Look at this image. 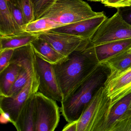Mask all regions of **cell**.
Listing matches in <instances>:
<instances>
[{
    "instance_id": "cell-6",
    "label": "cell",
    "mask_w": 131,
    "mask_h": 131,
    "mask_svg": "<svg viewBox=\"0 0 131 131\" xmlns=\"http://www.w3.org/2000/svg\"><path fill=\"white\" fill-rule=\"evenodd\" d=\"M131 38V26L122 18L118 11L103 22L90 39L93 46Z\"/></svg>"
},
{
    "instance_id": "cell-22",
    "label": "cell",
    "mask_w": 131,
    "mask_h": 131,
    "mask_svg": "<svg viewBox=\"0 0 131 131\" xmlns=\"http://www.w3.org/2000/svg\"><path fill=\"white\" fill-rule=\"evenodd\" d=\"M7 3L14 19L23 30L26 24L24 16L21 0H7Z\"/></svg>"
},
{
    "instance_id": "cell-28",
    "label": "cell",
    "mask_w": 131,
    "mask_h": 131,
    "mask_svg": "<svg viewBox=\"0 0 131 131\" xmlns=\"http://www.w3.org/2000/svg\"><path fill=\"white\" fill-rule=\"evenodd\" d=\"M117 10L118 11L123 19L127 24L131 26V5L119 8Z\"/></svg>"
},
{
    "instance_id": "cell-9",
    "label": "cell",
    "mask_w": 131,
    "mask_h": 131,
    "mask_svg": "<svg viewBox=\"0 0 131 131\" xmlns=\"http://www.w3.org/2000/svg\"><path fill=\"white\" fill-rule=\"evenodd\" d=\"M36 69L39 79L38 92L48 98L62 102L63 97L57 82L53 65L36 55Z\"/></svg>"
},
{
    "instance_id": "cell-33",
    "label": "cell",
    "mask_w": 131,
    "mask_h": 131,
    "mask_svg": "<svg viewBox=\"0 0 131 131\" xmlns=\"http://www.w3.org/2000/svg\"><path fill=\"white\" fill-rule=\"evenodd\" d=\"M127 53L129 54H131V47L127 51Z\"/></svg>"
},
{
    "instance_id": "cell-25",
    "label": "cell",
    "mask_w": 131,
    "mask_h": 131,
    "mask_svg": "<svg viewBox=\"0 0 131 131\" xmlns=\"http://www.w3.org/2000/svg\"><path fill=\"white\" fill-rule=\"evenodd\" d=\"M109 131H131V116L118 119Z\"/></svg>"
},
{
    "instance_id": "cell-17",
    "label": "cell",
    "mask_w": 131,
    "mask_h": 131,
    "mask_svg": "<svg viewBox=\"0 0 131 131\" xmlns=\"http://www.w3.org/2000/svg\"><path fill=\"white\" fill-rule=\"evenodd\" d=\"M39 34L24 31L16 35L0 36V50L15 49L30 44L38 38Z\"/></svg>"
},
{
    "instance_id": "cell-12",
    "label": "cell",
    "mask_w": 131,
    "mask_h": 131,
    "mask_svg": "<svg viewBox=\"0 0 131 131\" xmlns=\"http://www.w3.org/2000/svg\"><path fill=\"white\" fill-rule=\"evenodd\" d=\"M107 17L103 14L91 19L57 27L49 31L70 34L90 40L97 29Z\"/></svg>"
},
{
    "instance_id": "cell-20",
    "label": "cell",
    "mask_w": 131,
    "mask_h": 131,
    "mask_svg": "<svg viewBox=\"0 0 131 131\" xmlns=\"http://www.w3.org/2000/svg\"><path fill=\"white\" fill-rule=\"evenodd\" d=\"M131 102V93L125 96L113 105L110 110L104 131H109L117 120L119 119L127 109Z\"/></svg>"
},
{
    "instance_id": "cell-15",
    "label": "cell",
    "mask_w": 131,
    "mask_h": 131,
    "mask_svg": "<svg viewBox=\"0 0 131 131\" xmlns=\"http://www.w3.org/2000/svg\"><path fill=\"white\" fill-rule=\"evenodd\" d=\"M24 31L10 13L7 0H0V36L16 35Z\"/></svg>"
},
{
    "instance_id": "cell-27",
    "label": "cell",
    "mask_w": 131,
    "mask_h": 131,
    "mask_svg": "<svg viewBox=\"0 0 131 131\" xmlns=\"http://www.w3.org/2000/svg\"><path fill=\"white\" fill-rule=\"evenodd\" d=\"M103 4L108 7L118 9L130 6L131 5V0H107Z\"/></svg>"
},
{
    "instance_id": "cell-5",
    "label": "cell",
    "mask_w": 131,
    "mask_h": 131,
    "mask_svg": "<svg viewBox=\"0 0 131 131\" xmlns=\"http://www.w3.org/2000/svg\"><path fill=\"white\" fill-rule=\"evenodd\" d=\"M34 131H54L60 119L56 101L39 92L34 95Z\"/></svg>"
},
{
    "instance_id": "cell-2",
    "label": "cell",
    "mask_w": 131,
    "mask_h": 131,
    "mask_svg": "<svg viewBox=\"0 0 131 131\" xmlns=\"http://www.w3.org/2000/svg\"><path fill=\"white\" fill-rule=\"evenodd\" d=\"M102 67L99 64L80 86L60 102V112L68 123L79 119L96 90L103 85L107 76H106Z\"/></svg>"
},
{
    "instance_id": "cell-1",
    "label": "cell",
    "mask_w": 131,
    "mask_h": 131,
    "mask_svg": "<svg viewBox=\"0 0 131 131\" xmlns=\"http://www.w3.org/2000/svg\"><path fill=\"white\" fill-rule=\"evenodd\" d=\"M88 46L74 51L63 62L53 65L63 100L80 86L99 65L90 53Z\"/></svg>"
},
{
    "instance_id": "cell-13",
    "label": "cell",
    "mask_w": 131,
    "mask_h": 131,
    "mask_svg": "<svg viewBox=\"0 0 131 131\" xmlns=\"http://www.w3.org/2000/svg\"><path fill=\"white\" fill-rule=\"evenodd\" d=\"M131 47V38L113 41L105 44L93 46L91 42L87 49L97 63H100L123 52Z\"/></svg>"
},
{
    "instance_id": "cell-18",
    "label": "cell",
    "mask_w": 131,
    "mask_h": 131,
    "mask_svg": "<svg viewBox=\"0 0 131 131\" xmlns=\"http://www.w3.org/2000/svg\"><path fill=\"white\" fill-rule=\"evenodd\" d=\"M20 65L10 63L9 65L0 72V96H7L21 71Z\"/></svg>"
},
{
    "instance_id": "cell-14",
    "label": "cell",
    "mask_w": 131,
    "mask_h": 131,
    "mask_svg": "<svg viewBox=\"0 0 131 131\" xmlns=\"http://www.w3.org/2000/svg\"><path fill=\"white\" fill-rule=\"evenodd\" d=\"M31 44L36 55L52 65L61 63L68 58L57 52L48 42L39 37Z\"/></svg>"
},
{
    "instance_id": "cell-10",
    "label": "cell",
    "mask_w": 131,
    "mask_h": 131,
    "mask_svg": "<svg viewBox=\"0 0 131 131\" xmlns=\"http://www.w3.org/2000/svg\"><path fill=\"white\" fill-rule=\"evenodd\" d=\"M39 37L47 41L57 52L67 57L76 50L86 48L91 43L89 39L52 31L39 34Z\"/></svg>"
},
{
    "instance_id": "cell-19",
    "label": "cell",
    "mask_w": 131,
    "mask_h": 131,
    "mask_svg": "<svg viewBox=\"0 0 131 131\" xmlns=\"http://www.w3.org/2000/svg\"><path fill=\"white\" fill-rule=\"evenodd\" d=\"M127 51L116 55L99 63L110 70V73L122 72L131 67V54Z\"/></svg>"
},
{
    "instance_id": "cell-8",
    "label": "cell",
    "mask_w": 131,
    "mask_h": 131,
    "mask_svg": "<svg viewBox=\"0 0 131 131\" xmlns=\"http://www.w3.org/2000/svg\"><path fill=\"white\" fill-rule=\"evenodd\" d=\"M36 57L35 51L31 43L14 49L10 63L20 65L21 70L7 96H13L19 92L30 78L37 73Z\"/></svg>"
},
{
    "instance_id": "cell-16",
    "label": "cell",
    "mask_w": 131,
    "mask_h": 131,
    "mask_svg": "<svg viewBox=\"0 0 131 131\" xmlns=\"http://www.w3.org/2000/svg\"><path fill=\"white\" fill-rule=\"evenodd\" d=\"M34 95L27 100L20 112L14 125L17 131H34Z\"/></svg>"
},
{
    "instance_id": "cell-4",
    "label": "cell",
    "mask_w": 131,
    "mask_h": 131,
    "mask_svg": "<svg viewBox=\"0 0 131 131\" xmlns=\"http://www.w3.org/2000/svg\"><path fill=\"white\" fill-rule=\"evenodd\" d=\"M110 102L103 85L96 90L78 120L77 131H104Z\"/></svg>"
},
{
    "instance_id": "cell-31",
    "label": "cell",
    "mask_w": 131,
    "mask_h": 131,
    "mask_svg": "<svg viewBox=\"0 0 131 131\" xmlns=\"http://www.w3.org/2000/svg\"><path fill=\"white\" fill-rule=\"evenodd\" d=\"M99 1L100 2H101V3L103 4L104 3H105L106 1H107V0H99Z\"/></svg>"
},
{
    "instance_id": "cell-7",
    "label": "cell",
    "mask_w": 131,
    "mask_h": 131,
    "mask_svg": "<svg viewBox=\"0 0 131 131\" xmlns=\"http://www.w3.org/2000/svg\"><path fill=\"white\" fill-rule=\"evenodd\" d=\"M39 79L37 73L29 80L20 91L11 96H0L1 112L9 116L10 122L14 125L25 103L33 95L38 92Z\"/></svg>"
},
{
    "instance_id": "cell-23",
    "label": "cell",
    "mask_w": 131,
    "mask_h": 131,
    "mask_svg": "<svg viewBox=\"0 0 131 131\" xmlns=\"http://www.w3.org/2000/svg\"><path fill=\"white\" fill-rule=\"evenodd\" d=\"M56 0H32L34 8L35 20L41 18Z\"/></svg>"
},
{
    "instance_id": "cell-26",
    "label": "cell",
    "mask_w": 131,
    "mask_h": 131,
    "mask_svg": "<svg viewBox=\"0 0 131 131\" xmlns=\"http://www.w3.org/2000/svg\"><path fill=\"white\" fill-rule=\"evenodd\" d=\"M14 49L0 50V72H2L10 64L14 52Z\"/></svg>"
},
{
    "instance_id": "cell-30",
    "label": "cell",
    "mask_w": 131,
    "mask_h": 131,
    "mask_svg": "<svg viewBox=\"0 0 131 131\" xmlns=\"http://www.w3.org/2000/svg\"><path fill=\"white\" fill-rule=\"evenodd\" d=\"M130 116H131V102L126 112L124 113V115L120 119L125 118H127V117Z\"/></svg>"
},
{
    "instance_id": "cell-29",
    "label": "cell",
    "mask_w": 131,
    "mask_h": 131,
    "mask_svg": "<svg viewBox=\"0 0 131 131\" xmlns=\"http://www.w3.org/2000/svg\"><path fill=\"white\" fill-rule=\"evenodd\" d=\"M78 121L68 123L63 129V131H77Z\"/></svg>"
},
{
    "instance_id": "cell-21",
    "label": "cell",
    "mask_w": 131,
    "mask_h": 131,
    "mask_svg": "<svg viewBox=\"0 0 131 131\" xmlns=\"http://www.w3.org/2000/svg\"><path fill=\"white\" fill-rule=\"evenodd\" d=\"M62 26V24L52 20L41 18L26 24L23 30L29 32L40 34Z\"/></svg>"
},
{
    "instance_id": "cell-24",
    "label": "cell",
    "mask_w": 131,
    "mask_h": 131,
    "mask_svg": "<svg viewBox=\"0 0 131 131\" xmlns=\"http://www.w3.org/2000/svg\"><path fill=\"white\" fill-rule=\"evenodd\" d=\"M24 16L26 24L35 20L34 8L32 0H21Z\"/></svg>"
},
{
    "instance_id": "cell-11",
    "label": "cell",
    "mask_w": 131,
    "mask_h": 131,
    "mask_svg": "<svg viewBox=\"0 0 131 131\" xmlns=\"http://www.w3.org/2000/svg\"><path fill=\"white\" fill-rule=\"evenodd\" d=\"M110 100V108L119 100L131 93V67L107 75L103 84Z\"/></svg>"
},
{
    "instance_id": "cell-32",
    "label": "cell",
    "mask_w": 131,
    "mask_h": 131,
    "mask_svg": "<svg viewBox=\"0 0 131 131\" xmlns=\"http://www.w3.org/2000/svg\"><path fill=\"white\" fill-rule=\"evenodd\" d=\"M89 1H92V2H100L99 0H88Z\"/></svg>"
},
{
    "instance_id": "cell-3",
    "label": "cell",
    "mask_w": 131,
    "mask_h": 131,
    "mask_svg": "<svg viewBox=\"0 0 131 131\" xmlns=\"http://www.w3.org/2000/svg\"><path fill=\"white\" fill-rule=\"evenodd\" d=\"M103 14V12L93 11L90 5L83 0H56L41 18H47L64 26Z\"/></svg>"
}]
</instances>
